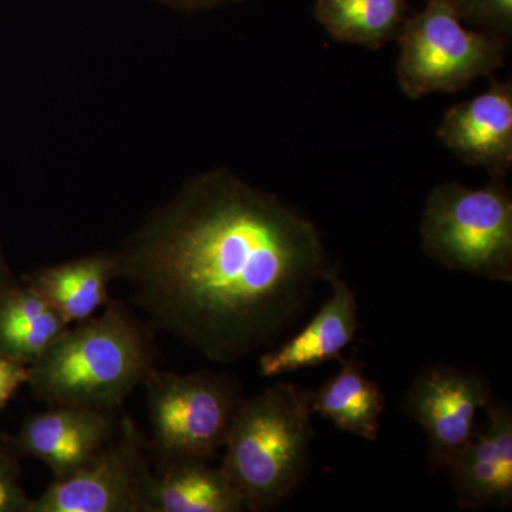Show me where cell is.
Masks as SVG:
<instances>
[{
  "mask_svg": "<svg viewBox=\"0 0 512 512\" xmlns=\"http://www.w3.org/2000/svg\"><path fill=\"white\" fill-rule=\"evenodd\" d=\"M116 254L150 328L220 365L274 348L339 272L312 220L227 171L194 178Z\"/></svg>",
  "mask_w": 512,
  "mask_h": 512,
  "instance_id": "6da1fadb",
  "label": "cell"
},
{
  "mask_svg": "<svg viewBox=\"0 0 512 512\" xmlns=\"http://www.w3.org/2000/svg\"><path fill=\"white\" fill-rule=\"evenodd\" d=\"M30 392L47 406L123 409L124 400L156 369L150 326L120 301L70 326L28 366Z\"/></svg>",
  "mask_w": 512,
  "mask_h": 512,
  "instance_id": "7a4b0ae2",
  "label": "cell"
},
{
  "mask_svg": "<svg viewBox=\"0 0 512 512\" xmlns=\"http://www.w3.org/2000/svg\"><path fill=\"white\" fill-rule=\"evenodd\" d=\"M311 392L275 383L245 397L225 440L222 471L249 511L275 510L301 488L312 464Z\"/></svg>",
  "mask_w": 512,
  "mask_h": 512,
  "instance_id": "3957f363",
  "label": "cell"
},
{
  "mask_svg": "<svg viewBox=\"0 0 512 512\" xmlns=\"http://www.w3.org/2000/svg\"><path fill=\"white\" fill-rule=\"evenodd\" d=\"M421 248L450 271L512 282V195L505 178L481 188L437 185L420 221Z\"/></svg>",
  "mask_w": 512,
  "mask_h": 512,
  "instance_id": "277c9868",
  "label": "cell"
},
{
  "mask_svg": "<svg viewBox=\"0 0 512 512\" xmlns=\"http://www.w3.org/2000/svg\"><path fill=\"white\" fill-rule=\"evenodd\" d=\"M143 384L151 424L148 456L157 466L217 456L245 399L238 379L212 370L178 375L156 367Z\"/></svg>",
  "mask_w": 512,
  "mask_h": 512,
  "instance_id": "5b68a950",
  "label": "cell"
},
{
  "mask_svg": "<svg viewBox=\"0 0 512 512\" xmlns=\"http://www.w3.org/2000/svg\"><path fill=\"white\" fill-rule=\"evenodd\" d=\"M397 79L410 99L457 93L478 77L503 67L507 40L461 25L454 0H427L404 19L399 35Z\"/></svg>",
  "mask_w": 512,
  "mask_h": 512,
  "instance_id": "8992f818",
  "label": "cell"
},
{
  "mask_svg": "<svg viewBox=\"0 0 512 512\" xmlns=\"http://www.w3.org/2000/svg\"><path fill=\"white\" fill-rule=\"evenodd\" d=\"M493 400L490 380L474 370L433 363L417 373L404 394L402 410L423 430L430 474L446 470Z\"/></svg>",
  "mask_w": 512,
  "mask_h": 512,
  "instance_id": "52a82bcc",
  "label": "cell"
},
{
  "mask_svg": "<svg viewBox=\"0 0 512 512\" xmlns=\"http://www.w3.org/2000/svg\"><path fill=\"white\" fill-rule=\"evenodd\" d=\"M148 471V441L124 413L119 433L86 466L53 478L29 512H141Z\"/></svg>",
  "mask_w": 512,
  "mask_h": 512,
  "instance_id": "ba28073f",
  "label": "cell"
},
{
  "mask_svg": "<svg viewBox=\"0 0 512 512\" xmlns=\"http://www.w3.org/2000/svg\"><path fill=\"white\" fill-rule=\"evenodd\" d=\"M123 416V409L53 406L26 417L18 433L2 440L19 458H36L53 478H63L93 460L119 433Z\"/></svg>",
  "mask_w": 512,
  "mask_h": 512,
  "instance_id": "9c48e42d",
  "label": "cell"
},
{
  "mask_svg": "<svg viewBox=\"0 0 512 512\" xmlns=\"http://www.w3.org/2000/svg\"><path fill=\"white\" fill-rule=\"evenodd\" d=\"M470 441L446 470L458 507L463 510H507L512 505V410L491 402Z\"/></svg>",
  "mask_w": 512,
  "mask_h": 512,
  "instance_id": "30bf717a",
  "label": "cell"
},
{
  "mask_svg": "<svg viewBox=\"0 0 512 512\" xmlns=\"http://www.w3.org/2000/svg\"><path fill=\"white\" fill-rule=\"evenodd\" d=\"M437 137L464 164L491 178L512 168V84L491 80L487 92L458 103L444 114Z\"/></svg>",
  "mask_w": 512,
  "mask_h": 512,
  "instance_id": "8fae6325",
  "label": "cell"
},
{
  "mask_svg": "<svg viewBox=\"0 0 512 512\" xmlns=\"http://www.w3.org/2000/svg\"><path fill=\"white\" fill-rule=\"evenodd\" d=\"M330 296L311 322L276 348L266 350L259 359V372L268 379L289 375L342 359L343 350L352 345L360 328L356 293L339 272L329 281Z\"/></svg>",
  "mask_w": 512,
  "mask_h": 512,
  "instance_id": "7c38bea8",
  "label": "cell"
},
{
  "mask_svg": "<svg viewBox=\"0 0 512 512\" xmlns=\"http://www.w3.org/2000/svg\"><path fill=\"white\" fill-rule=\"evenodd\" d=\"M141 512H251L247 501L210 461L185 458L151 470L141 488Z\"/></svg>",
  "mask_w": 512,
  "mask_h": 512,
  "instance_id": "4fadbf2b",
  "label": "cell"
},
{
  "mask_svg": "<svg viewBox=\"0 0 512 512\" xmlns=\"http://www.w3.org/2000/svg\"><path fill=\"white\" fill-rule=\"evenodd\" d=\"M113 279H117L116 252H97L43 266L20 281L40 293L69 325H76L93 318L111 301L109 285Z\"/></svg>",
  "mask_w": 512,
  "mask_h": 512,
  "instance_id": "5bb4252c",
  "label": "cell"
},
{
  "mask_svg": "<svg viewBox=\"0 0 512 512\" xmlns=\"http://www.w3.org/2000/svg\"><path fill=\"white\" fill-rule=\"evenodd\" d=\"M386 407V394L376 380L366 376L359 357L342 360L338 375L311 392V409L336 429L375 441Z\"/></svg>",
  "mask_w": 512,
  "mask_h": 512,
  "instance_id": "9a60e30c",
  "label": "cell"
},
{
  "mask_svg": "<svg viewBox=\"0 0 512 512\" xmlns=\"http://www.w3.org/2000/svg\"><path fill=\"white\" fill-rule=\"evenodd\" d=\"M70 326L40 293L19 281L0 298V356L33 365Z\"/></svg>",
  "mask_w": 512,
  "mask_h": 512,
  "instance_id": "2e32d148",
  "label": "cell"
},
{
  "mask_svg": "<svg viewBox=\"0 0 512 512\" xmlns=\"http://www.w3.org/2000/svg\"><path fill=\"white\" fill-rule=\"evenodd\" d=\"M313 13L336 42L379 50L399 35L407 0H315Z\"/></svg>",
  "mask_w": 512,
  "mask_h": 512,
  "instance_id": "e0dca14e",
  "label": "cell"
},
{
  "mask_svg": "<svg viewBox=\"0 0 512 512\" xmlns=\"http://www.w3.org/2000/svg\"><path fill=\"white\" fill-rule=\"evenodd\" d=\"M458 16L481 32L494 33L510 40L512 0H454Z\"/></svg>",
  "mask_w": 512,
  "mask_h": 512,
  "instance_id": "ac0fdd59",
  "label": "cell"
},
{
  "mask_svg": "<svg viewBox=\"0 0 512 512\" xmlns=\"http://www.w3.org/2000/svg\"><path fill=\"white\" fill-rule=\"evenodd\" d=\"M19 457L0 439V512H29L32 498L23 490Z\"/></svg>",
  "mask_w": 512,
  "mask_h": 512,
  "instance_id": "d6986e66",
  "label": "cell"
},
{
  "mask_svg": "<svg viewBox=\"0 0 512 512\" xmlns=\"http://www.w3.org/2000/svg\"><path fill=\"white\" fill-rule=\"evenodd\" d=\"M28 376V366L0 356V410L15 396L20 386L28 383Z\"/></svg>",
  "mask_w": 512,
  "mask_h": 512,
  "instance_id": "ffe728a7",
  "label": "cell"
},
{
  "mask_svg": "<svg viewBox=\"0 0 512 512\" xmlns=\"http://www.w3.org/2000/svg\"><path fill=\"white\" fill-rule=\"evenodd\" d=\"M20 279L10 271L5 254H3L2 245H0V298L9 291L10 288L19 284Z\"/></svg>",
  "mask_w": 512,
  "mask_h": 512,
  "instance_id": "44dd1931",
  "label": "cell"
},
{
  "mask_svg": "<svg viewBox=\"0 0 512 512\" xmlns=\"http://www.w3.org/2000/svg\"><path fill=\"white\" fill-rule=\"evenodd\" d=\"M181 2L190 6H211L215 3L227 2V0H181Z\"/></svg>",
  "mask_w": 512,
  "mask_h": 512,
  "instance_id": "7402d4cb",
  "label": "cell"
}]
</instances>
